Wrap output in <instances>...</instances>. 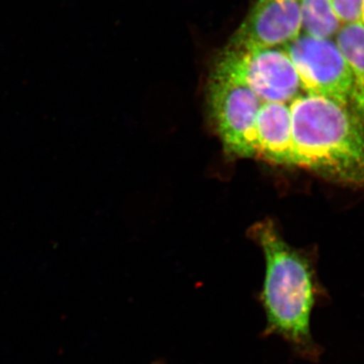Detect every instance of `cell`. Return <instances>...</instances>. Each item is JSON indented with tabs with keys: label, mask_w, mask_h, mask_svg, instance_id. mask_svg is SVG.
I'll return each mask as SVG.
<instances>
[{
	"label": "cell",
	"mask_w": 364,
	"mask_h": 364,
	"mask_svg": "<svg viewBox=\"0 0 364 364\" xmlns=\"http://www.w3.org/2000/svg\"><path fill=\"white\" fill-rule=\"evenodd\" d=\"M252 235L267 262L260 294L264 334L282 337L301 358L317 361L322 347L313 338L311 317L323 291L310 261L284 240L272 221L258 223Z\"/></svg>",
	"instance_id": "obj_1"
},
{
	"label": "cell",
	"mask_w": 364,
	"mask_h": 364,
	"mask_svg": "<svg viewBox=\"0 0 364 364\" xmlns=\"http://www.w3.org/2000/svg\"><path fill=\"white\" fill-rule=\"evenodd\" d=\"M289 105L293 165L349 186H364V121L331 98L303 93Z\"/></svg>",
	"instance_id": "obj_2"
},
{
	"label": "cell",
	"mask_w": 364,
	"mask_h": 364,
	"mask_svg": "<svg viewBox=\"0 0 364 364\" xmlns=\"http://www.w3.org/2000/svg\"><path fill=\"white\" fill-rule=\"evenodd\" d=\"M212 75L246 86L262 102L289 105L303 91L284 47L228 44L215 58Z\"/></svg>",
	"instance_id": "obj_3"
},
{
	"label": "cell",
	"mask_w": 364,
	"mask_h": 364,
	"mask_svg": "<svg viewBox=\"0 0 364 364\" xmlns=\"http://www.w3.org/2000/svg\"><path fill=\"white\" fill-rule=\"evenodd\" d=\"M284 48L304 92L331 98L354 111L353 77L335 40L301 33Z\"/></svg>",
	"instance_id": "obj_4"
},
{
	"label": "cell",
	"mask_w": 364,
	"mask_h": 364,
	"mask_svg": "<svg viewBox=\"0 0 364 364\" xmlns=\"http://www.w3.org/2000/svg\"><path fill=\"white\" fill-rule=\"evenodd\" d=\"M208 100L226 152L237 157H256V119L263 104L259 97L240 83L212 75Z\"/></svg>",
	"instance_id": "obj_5"
},
{
	"label": "cell",
	"mask_w": 364,
	"mask_h": 364,
	"mask_svg": "<svg viewBox=\"0 0 364 364\" xmlns=\"http://www.w3.org/2000/svg\"><path fill=\"white\" fill-rule=\"evenodd\" d=\"M304 0H256L229 44L284 47L301 33Z\"/></svg>",
	"instance_id": "obj_6"
},
{
	"label": "cell",
	"mask_w": 364,
	"mask_h": 364,
	"mask_svg": "<svg viewBox=\"0 0 364 364\" xmlns=\"http://www.w3.org/2000/svg\"><path fill=\"white\" fill-rule=\"evenodd\" d=\"M256 157L280 165H293V124L289 105L263 102L255 127Z\"/></svg>",
	"instance_id": "obj_7"
},
{
	"label": "cell",
	"mask_w": 364,
	"mask_h": 364,
	"mask_svg": "<svg viewBox=\"0 0 364 364\" xmlns=\"http://www.w3.org/2000/svg\"><path fill=\"white\" fill-rule=\"evenodd\" d=\"M335 42L350 68L354 85V111L364 121V25L361 21L342 25Z\"/></svg>",
	"instance_id": "obj_8"
},
{
	"label": "cell",
	"mask_w": 364,
	"mask_h": 364,
	"mask_svg": "<svg viewBox=\"0 0 364 364\" xmlns=\"http://www.w3.org/2000/svg\"><path fill=\"white\" fill-rule=\"evenodd\" d=\"M341 26L332 0H304L301 33L322 39H332Z\"/></svg>",
	"instance_id": "obj_9"
},
{
	"label": "cell",
	"mask_w": 364,
	"mask_h": 364,
	"mask_svg": "<svg viewBox=\"0 0 364 364\" xmlns=\"http://www.w3.org/2000/svg\"><path fill=\"white\" fill-rule=\"evenodd\" d=\"M332 2L342 25L361 21L364 0H332Z\"/></svg>",
	"instance_id": "obj_10"
},
{
	"label": "cell",
	"mask_w": 364,
	"mask_h": 364,
	"mask_svg": "<svg viewBox=\"0 0 364 364\" xmlns=\"http://www.w3.org/2000/svg\"><path fill=\"white\" fill-rule=\"evenodd\" d=\"M361 23L364 25V9H363V18H361Z\"/></svg>",
	"instance_id": "obj_11"
},
{
	"label": "cell",
	"mask_w": 364,
	"mask_h": 364,
	"mask_svg": "<svg viewBox=\"0 0 364 364\" xmlns=\"http://www.w3.org/2000/svg\"><path fill=\"white\" fill-rule=\"evenodd\" d=\"M154 364H160V363H154Z\"/></svg>",
	"instance_id": "obj_12"
}]
</instances>
